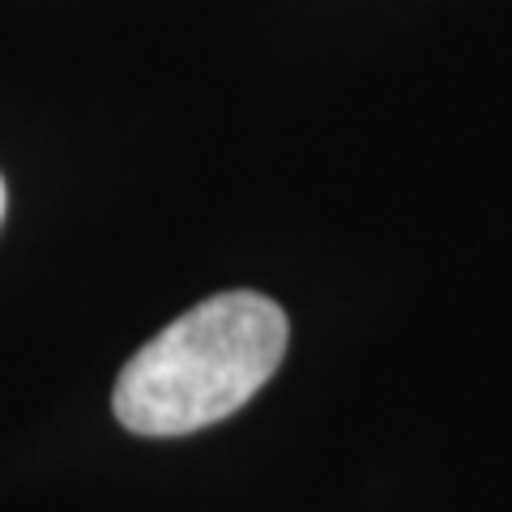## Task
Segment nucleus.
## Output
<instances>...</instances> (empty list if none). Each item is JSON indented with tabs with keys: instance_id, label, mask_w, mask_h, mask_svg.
I'll use <instances>...</instances> for the list:
<instances>
[{
	"instance_id": "nucleus-1",
	"label": "nucleus",
	"mask_w": 512,
	"mask_h": 512,
	"mask_svg": "<svg viewBox=\"0 0 512 512\" xmlns=\"http://www.w3.org/2000/svg\"><path fill=\"white\" fill-rule=\"evenodd\" d=\"M286 312L256 291L188 308L124 363L111 393L133 436H188L231 419L269 384L286 355Z\"/></svg>"
},
{
	"instance_id": "nucleus-2",
	"label": "nucleus",
	"mask_w": 512,
	"mask_h": 512,
	"mask_svg": "<svg viewBox=\"0 0 512 512\" xmlns=\"http://www.w3.org/2000/svg\"><path fill=\"white\" fill-rule=\"evenodd\" d=\"M0 222H5V180H0Z\"/></svg>"
}]
</instances>
